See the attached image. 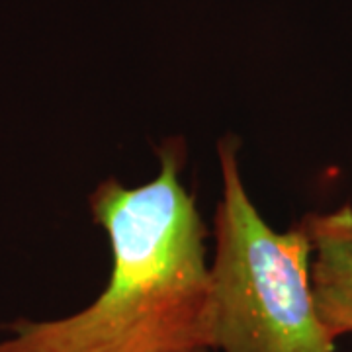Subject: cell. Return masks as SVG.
<instances>
[{"mask_svg":"<svg viewBox=\"0 0 352 352\" xmlns=\"http://www.w3.org/2000/svg\"><path fill=\"white\" fill-rule=\"evenodd\" d=\"M311 243V288L317 314L337 340L352 335V206L303 219Z\"/></svg>","mask_w":352,"mask_h":352,"instance_id":"obj_3","label":"cell"},{"mask_svg":"<svg viewBox=\"0 0 352 352\" xmlns=\"http://www.w3.org/2000/svg\"><path fill=\"white\" fill-rule=\"evenodd\" d=\"M221 200L210 263L214 352H335L311 288L303 226L276 231L245 188L239 141L217 143Z\"/></svg>","mask_w":352,"mask_h":352,"instance_id":"obj_2","label":"cell"},{"mask_svg":"<svg viewBox=\"0 0 352 352\" xmlns=\"http://www.w3.org/2000/svg\"><path fill=\"white\" fill-rule=\"evenodd\" d=\"M204 352H212V351H204Z\"/></svg>","mask_w":352,"mask_h":352,"instance_id":"obj_4","label":"cell"},{"mask_svg":"<svg viewBox=\"0 0 352 352\" xmlns=\"http://www.w3.org/2000/svg\"><path fill=\"white\" fill-rule=\"evenodd\" d=\"M182 163L180 143L166 141L149 182L96 186L90 212L112 251L106 288L76 314L12 323L0 352L212 351L208 227L182 184Z\"/></svg>","mask_w":352,"mask_h":352,"instance_id":"obj_1","label":"cell"}]
</instances>
